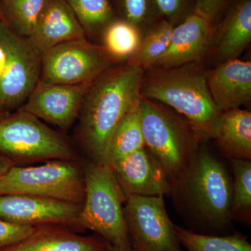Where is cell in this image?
I'll use <instances>...</instances> for the list:
<instances>
[{"instance_id": "6da1fadb", "label": "cell", "mask_w": 251, "mask_h": 251, "mask_svg": "<svg viewBox=\"0 0 251 251\" xmlns=\"http://www.w3.org/2000/svg\"><path fill=\"white\" fill-rule=\"evenodd\" d=\"M144 69L136 60L108 69L86 92L79 114L78 141L86 159L107 166L114 131L140 98Z\"/></svg>"}, {"instance_id": "7a4b0ae2", "label": "cell", "mask_w": 251, "mask_h": 251, "mask_svg": "<svg viewBox=\"0 0 251 251\" xmlns=\"http://www.w3.org/2000/svg\"><path fill=\"white\" fill-rule=\"evenodd\" d=\"M170 195L183 216L204 230L221 232L232 225V179L226 167L204 146L173 180Z\"/></svg>"}, {"instance_id": "3957f363", "label": "cell", "mask_w": 251, "mask_h": 251, "mask_svg": "<svg viewBox=\"0 0 251 251\" xmlns=\"http://www.w3.org/2000/svg\"><path fill=\"white\" fill-rule=\"evenodd\" d=\"M140 95L169 105L202 139L214 138L221 112L206 85V72L192 68L164 69L144 77Z\"/></svg>"}, {"instance_id": "277c9868", "label": "cell", "mask_w": 251, "mask_h": 251, "mask_svg": "<svg viewBox=\"0 0 251 251\" xmlns=\"http://www.w3.org/2000/svg\"><path fill=\"white\" fill-rule=\"evenodd\" d=\"M85 177V200L74 227L94 231L118 247H132L126 224V198L110 166L81 160Z\"/></svg>"}, {"instance_id": "5b68a950", "label": "cell", "mask_w": 251, "mask_h": 251, "mask_svg": "<svg viewBox=\"0 0 251 251\" xmlns=\"http://www.w3.org/2000/svg\"><path fill=\"white\" fill-rule=\"evenodd\" d=\"M0 153L15 166L80 160L76 149L64 135L20 109L0 120Z\"/></svg>"}, {"instance_id": "8992f818", "label": "cell", "mask_w": 251, "mask_h": 251, "mask_svg": "<svg viewBox=\"0 0 251 251\" xmlns=\"http://www.w3.org/2000/svg\"><path fill=\"white\" fill-rule=\"evenodd\" d=\"M139 107L145 147L156 157L173 181L188 166L202 137L187 121L177 118L142 96Z\"/></svg>"}, {"instance_id": "52a82bcc", "label": "cell", "mask_w": 251, "mask_h": 251, "mask_svg": "<svg viewBox=\"0 0 251 251\" xmlns=\"http://www.w3.org/2000/svg\"><path fill=\"white\" fill-rule=\"evenodd\" d=\"M23 194L83 204L81 160H52L34 166H14L0 176V195Z\"/></svg>"}, {"instance_id": "ba28073f", "label": "cell", "mask_w": 251, "mask_h": 251, "mask_svg": "<svg viewBox=\"0 0 251 251\" xmlns=\"http://www.w3.org/2000/svg\"><path fill=\"white\" fill-rule=\"evenodd\" d=\"M112 57L87 39L62 43L42 54L40 80L62 85L91 84L106 72Z\"/></svg>"}, {"instance_id": "9c48e42d", "label": "cell", "mask_w": 251, "mask_h": 251, "mask_svg": "<svg viewBox=\"0 0 251 251\" xmlns=\"http://www.w3.org/2000/svg\"><path fill=\"white\" fill-rule=\"evenodd\" d=\"M0 46L7 56L0 75V106L9 111L22 105L40 80L42 55L4 21L0 23Z\"/></svg>"}, {"instance_id": "30bf717a", "label": "cell", "mask_w": 251, "mask_h": 251, "mask_svg": "<svg viewBox=\"0 0 251 251\" xmlns=\"http://www.w3.org/2000/svg\"><path fill=\"white\" fill-rule=\"evenodd\" d=\"M132 247L139 251H182L164 196H130L124 206Z\"/></svg>"}, {"instance_id": "8fae6325", "label": "cell", "mask_w": 251, "mask_h": 251, "mask_svg": "<svg viewBox=\"0 0 251 251\" xmlns=\"http://www.w3.org/2000/svg\"><path fill=\"white\" fill-rule=\"evenodd\" d=\"M91 84L62 85L39 80L20 110L67 130L78 118L81 105Z\"/></svg>"}, {"instance_id": "7c38bea8", "label": "cell", "mask_w": 251, "mask_h": 251, "mask_svg": "<svg viewBox=\"0 0 251 251\" xmlns=\"http://www.w3.org/2000/svg\"><path fill=\"white\" fill-rule=\"evenodd\" d=\"M82 204L23 194L0 195V219L22 226L74 227Z\"/></svg>"}, {"instance_id": "4fadbf2b", "label": "cell", "mask_w": 251, "mask_h": 251, "mask_svg": "<svg viewBox=\"0 0 251 251\" xmlns=\"http://www.w3.org/2000/svg\"><path fill=\"white\" fill-rule=\"evenodd\" d=\"M125 198L170 195L173 180L146 147L111 166Z\"/></svg>"}, {"instance_id": "5bb4252c", "label": "cell", "mask_w": 251, "mask_h": 251, "mask_svg": "<svg viewBox=\"0 0 251 251\" xmlns=\"http://www.w3.org/2000/svg\"><path fill=\"white\" fill-rule=\"evenodd\" d=\"M212 31V24L202 15L193 11L173 28L168 49L152 67L171 69L197 62L205 54Z\"/></svg>"}, {"instance_id": "9a60e30c", "label": "cell", "mask_w": 251, "mask_h": 251, "mask_svg": "<svg viewBox=\"0 0 251 251\" xmlns=\"http://www.w3.org/2000/svg\"><path fill=\"white\" fill-rule=\"evenodd\" d=\"M85 39V29L65 0H46L35 28L27 38L41 55L62 43Z\"/></svg>"}, {"instance_id": "2e32d148", "label": "cell", "mask_w": 251, "mask_h": 251, "mask_svg": "<svg viewBox=\"0 0 251 251\" xmlns=\"http://www.w3.org/2000/svg\"><path fill=\"white\" fill-rule=\"evenodd\" d=\"M206 85L220 111L240 108L251 100V62L224 61L206 72Z\"/></svg>"}, {"instance_id": "e0dca14e", "label": "cell", "mask_w": 251, "mask_h": 251, "mask_svg": "<svg viewBox=\"0 0 251 251\" xmlns=\"http://www.w3.org/2000/svg\"><path fill=\"white\" fill-rule=\"evenodd\" d=\"M107 243L79 235L67 226L47 225L36 227L29 237L0 251H104Z\"/></svg>"}, {"instance_id": "ac0fdd59", "label": "cell", "mask_w": 251, "mask_h": 251, "mask_svg": "<svg viewBox=\"0 0 251 251\" xmlns=\"http://www.w3.org/2000/svg\"><path fill=\"white\" fill-rule=\"evenodd\" d=\"M251 40V0H239L220 23L216 46L224 60L237 59Z\"/></svg>"}, {"instance_id": "d6986e66", "label": "cell", "mask_w": 251, "mask_h": 251, "mask_svg": "<svg viewBox=\"0 0 251 251\" xmlns=\"http://www.w3.org/2000/svg\"><path fill=\"white\" fill-rule=\"evenodd\" d=\"M214 138L229 160H251V112L240 108L223 112Z\"/></svg>"}, {"instance_id": "ffe728a7", "label": "cell", "mask_w": 251, "mask_h": 251, "mask_svg": "<svg viewBox=\"0 0 251 251\" xmlns=\"http://www.w3.org/2000/svg\"><path fill=\"white\" fill-rule=\"evenodd\" d=\"M139 104L140 99L126 114L114 131L107 152V166L111 167L128 155L145 148Z\"/></svg>"}, {"instance_id": "44dd1931", "label": "cell", "mask_w": 251, "mask_h": 251, "mask_svg": "<svg viewBox=\"0 0 251 251\" xmlns=\"http://www.w3.org/2000/svg\"><path fill=\"white\" fill-rule=\"evenodd\" d=\"M180 243L188 251H251L247 238L242 234L218 236L197 233L175 225Z\"/></svg>"}, {"instance_id": "7402d4cb", "label": "cell", "mask_w": 251, "mask_h": 251, "mask_svg": "<svg viewBox=\"0 0 251 251\" xmlns=\"http://www.w3.org/2000/svg\"><path fill=\"white\" fill-rule=\"evenodd\" d=\"M46 0H0L3 21L15 32L29 38L44 9Z\"/></svg>"}, {"instance_id": "603a6c76", "label": "cell", "mask_w": 251, "mask_h": 251, "mask_svg": "<svg viewBox=\"0 0 251 251\" xmlns=\"http://www.w3.org/2000/svg\"><path fill=\"white\" fill-rule=\"evenodd\" d=\"M234 179L231 216L244 224H251V160L229 159Z\"/></svg>"}, {"instance_id": "cb8c5ba5", "label": "cell", "mask_w": 251, "mask_h": 251, "mask_svg": "<svg viewBox=\"0 0 251 251\" xmlns=\"http://www.w3.org/2000/svg\"><path fill=\"white\" fill-rule=\"evenodd\" d=\"M104 44V48L112 57H129L140 49L139 29L125 20L112 21L107 25Z\"/></svg>"}, {"instance_id": "d4e9b609", "label": "cell", "mask_w": 251, "mask_h": 251, "mask_svg": "<svg viewBox=\"0 0 251 251\" xmlns=\"http://www.w3.org/2000/svg\"><path fill=\"white\" fill-rule=\"evenodd\" d=\"M174 24L166 19L157 23L145 36L138 50L137 62L143 69L152 67L153 63L166 52L171 42Z\"/></svg>"}, {"instance_id": "484cf974", "label": "cell", "mask_w": 251, "mask_h": 251, "mask_svg": "<svg viewBox=\"0 0 251 251\" xmlns=\"http://www.w3.org/2000/svg\"><path fill=\"white\" fill-rule=\"evenodd\" d=\"M76 15L85 32L107 25L113 16L110 0H65Z\"/></svg>"}, {"instance_id": "4316f807", "label": "cell", "mask_w": 251, "mask_h": 251, "mask_svg": "<svg viewBox=\"0 0 251 251\" xmlns=\"http://www.w3.org/2000/svg\"><path fill=\"white\" fill-rule=\"evenodd\" d=\"M120 4L125 21L138 28L158 14L153 0H120Z\"/></svg>"}, {"instance_id": "83f0119b", "label": "cell", "mask_w": 251, "mask_h": 251, "mask_svg": "<svg viewBox=\"0 0 251 251\" xmlns=\"http://www.w3.org/2000/svg\"><path fill=\"white\" fill-rule=\"evenodd\" d=\"M35 227L0 219V250L22 242L33 233Z\"/></svg>"}, {"instance_id": "f1b7e54d", "label": "cell", "mask_w": 251, "mask_h": 251, "mask_svg": "<svg viewBox=\"0 0 251 251\" xmlns=\"http://www.w3.org/2000/svg\"><path fill=\"white\" fill-rule=\"evenodd\" d=\"M192 0H153L158 14L175 24V21L184 20L190 11ZM196 1V0H193Z\"/></svg>"}, {"instance_id": "f546056e", "label": "cell", "mask_w": 251, "mask_h": 251, "mask_svg": "<svg viewBox=\"0 0 251 251\" xmlns=\"http://www.w3.org/2000/svg\"><path fill=\"white\" fill-rule=\"evenodd\" d=\"M230 0H196L194 11L202 15L213 24Z\"/></svg>"}, {"instance_id": "4dcf8cb0", "label": "cell", "mask_w": 251, "mask_h": 251, "mask_svg": "<svg viewBox=\"0 0 251 251\" xmlns=\"http://www.w3.org/2000/svg\"><path fill=\"white\" fill-rule=\"evenodd\" d=\"M14 166H15L14 163L9 158H6L4 155L0 153V176L4 175Z\"/></svg>"}, {"instance_id": "1f68e13d", "label": "cell", "mask_w": 251, "mask_h": 251, "mask_svg": "<svg viewBox=\"0 0 251 251\" xmlns=\"http://www.w3.org/2000/svg\"><path fill=\"white\" fill-rule=\"evenodd\" d=\"M7 62V56L4 49L0 46V75L4 72Z\"/></svg>"}, {"instance_id": "d6a6232c", "label": "cell", "mask_w": 251, "mask_h": 251, "mask_svg": "<svg viewBox=\"0 0 251 251\" xmlns=\"http://www.w3.org/2000/svg\"><path fill=\"white\" fill-rule=\"evenodd\" d=\"M104 251H139L135 249L134 247H118L115 246H112L111 244L107 243L106 247H105Z\"/></svg>"}, {"instance_id": "836d02e7", "label": "cell", "mask_w": 251, "mask_h": 251, "mask_svg": "<svg viewBox=\"0 0 251 251\" xmlns=\"http://www.w3.org/2000/svg\"><path fill=\"white\" fill-rule=\"evenodd\" d=\"M10 112L8 110H5L2 107L0 106V120L4 118L5 117L7 116Z\"/></svg>"}, {"instance_id": "e575fe53", "label": "cell", "mask_w": 251, "mask_h": 251, "mask_svg": "<svg viewBox=\"0 0 251 251\" xmlns=\"http://www.w3.org/2000/svg\"><path fill=\"white\" fill-rule=\"evenodd\" d=\"M3 21L2 9H1V1H0V23Z\"/></svg>"}]
</instances>
